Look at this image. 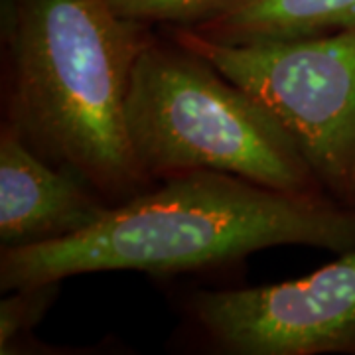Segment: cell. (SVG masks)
Listing matches in <instances>:
<instances>
[{
    "instance_id": "obj_4",
    "label": "cell",
    "mask_w": 355,
    "mask_h": 355,
    "mask_svg": "<svg viewBox=\"0 0 355 355\" xmlns=\"http://www.w3.org/2000/svg\"><path fill=\"white\" fill-rule=\"evenodd\" d=\"M168 36L249 91L288 130L324 191L355 207V26L292 40L221 44L190 28Z\"/></svg>"
},
{
    "instance_id": "obj_6",
    "label": "cell",
    "mask_w": 355,
    "mask_h": 355,
    "mask_svg": "<svg viewBox=\"0 0 355 355\" xmlns=\"http://www.w3.org/2000/svg\"><path fill=\"white\" fill-rule=\"evenodd\" d=\"M109 207L99 191L40 158L12 127L0 125V249L71 237Z\"/></svg>"
},
{
    "instance_id": "obj_8",
    "label": "cell",
    "mask_w": 355,
    "mask_h": 355,
    "mask_svg": "<svg viewBox=\"0 0 355 355\" xmlns=\"http://www.w3.org/2000/svg\"><path fill=\"white\" fill-rule=\"evenodd\" d=\"M58 291L60 282L8 291L0 302V354H16L34 336V328L53 304Z\"/></svg>"
},
{
    "instance_id": "obj_7",
    "label": "cell",
    "mask_w": 355,
    "mask_h": 355,
    "mask_svg": "<svg viewBox=\"0 0 355 355\" xmlns=\"http://www.w3.org/2000/svg\"><path fill=\"white\" fill-rule=\"evenodd\" d=\"M355 26V0H225L190 28L221 44L322 36Z\"/></svg>"
},
{
    "instance_id": "obj_9",
    "label": "cell",
    "mask_w": 355,
    "mask_h": 355,
    "mask_svg": "<svg viewBox=\"0 0 355 355\" xmlns=\"http://www.w3.org/2000/svg\"><path fill=\"white\" fill-rule=\"evenodd\" d=\"M116 14L148 26H191L225 0H109Z\"/></svg>"
},
{
    "instance_id": "obj_1",
    "label": "cell",
    "mask_w": 355,
    "mask_h": 355,
    "mask_svg": "<svg viewBox=\"0 0 355 355\" xmlns=\"http://www.w3.org/2000/svg\"><path fill=\"white\" fill-rule=\"evenodd\" d=\"M282 245L352 251L355 207L328 193H288L200 170L111 205L97 223L71 237L0 249V288L62 284L69 277L109 270H214Z\"/></svg>"
},
{
    "instance_id": "obj_3",
    "label": "cell",
    "mask_w": 355,
    "mask_h": 355,
    "mask_svg": "<svg viewBox=\"0 0 355 355\" xmlns=\"http://www.w3.org/2000/svg\"><path fill=\"white\" fill-rule=\"evenodd\" d=\"M127 128L150 184L216 170L288 193H326L279 119L170 36L154 34L139 55Z\"/></svg>"
},
{
    "instance_id": "obj_2",
    "label": "cell",
    "mask_w": 355,
    "mask_h": 355,
    "mask_svg": "<svg viewBox=\"0 0 355 355\" xmlns=\"http://www.w3.org/2000/svg\"><path fill=\"white\" fill-rule=\"evenodd\" d=\"M2 123L111 205L150 184L135 158L127 99L153 26L109 0H2Z\"/></svg>"
},
{
    "instance_id": "obj_5",
    "label": "cell",
    "mask_w": 355,
    "mask_h": 355,
    "mask_svg": "<svg viewBox=\"0 0 355 355\" xmlns=\"http://www.w3.org/2000/svg\"><path fill=\"white\" fill-rule=\"evenodd\" d=\"M184 314L214 354H355V249L302 279L196 291Z\"/></svg>"
}]
</instances>
